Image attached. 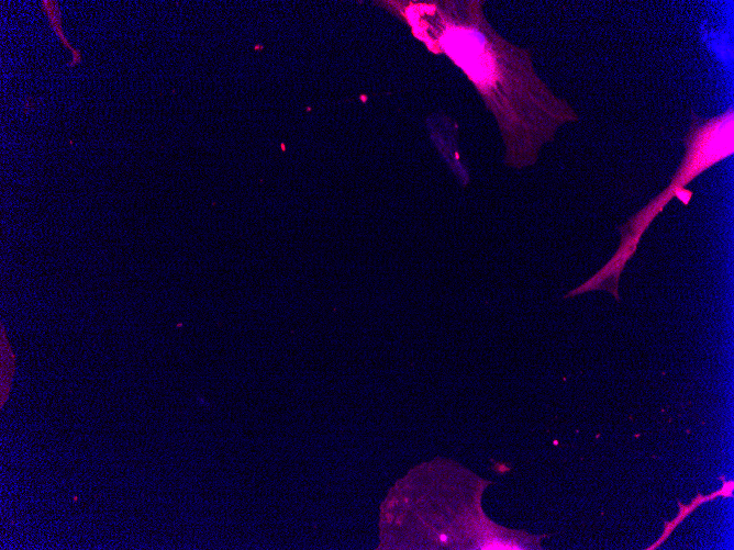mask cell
Masks as SVG:
<instances>
[{
	"label": "cell",
	"mask_w": 734,
	"mask_h": 550,
	"mask_svg": "<svg viewBox=\"0 0 734 550\" xmlns=\"http://www.w3.org/2000/svg\"><path fill=\"white\" fill-rule=\"evenodd\" d=\"M390 3L430 52L447 56L471 81L497 122L507 166L534 165L557 131L579 120L572 105L538 76L530 49L512 44L489 23L483 1Z\"/></svg>",
	"instance_id": "cell-1"
},
{
	"label": "cell",
	"mask_w": 734,
	"mask_h": 550,
	"mask_svg": "<svg viewBox=\"0 0 734 550\" xmlns=\"http://www.w3.org/2000/svg\"><path fill=\"white\" fill-rule=\"evenodd\" d=\"M42 7L44 8L48 20L49 24L54 29L55 33L59 37V40L64 43V45L70 49L73 53V60L70 63V66H75L81 61L80 57V52L77 49L71 48V45L66 41L65 35L63 33L62 29V22H60V13L58 11L57 2L56 1H42Z\"/></svg>",
	"instance_id": "cell-3"
},
{
	"label": "cell",
	"mask_w": 734,
	"mask_h": 550,
	"mask_svg": "<svg viewBox=\"0 0 734 550\" xmlns=\"http://www.w3.org/2000/svg\"><path fill=\"white\" fill-rule=\"evenodd\" d=\"M734 139L720 121L692 119L685 139L686 153L670 184L643 210L621 227V244L612 259L592 277L593 283L608 291L618 290L625 262L636 250L638 242L664 206L697 176L733 154Z\"/></svg>",
	"instance_id": "cell-2"
}]
</instances>
